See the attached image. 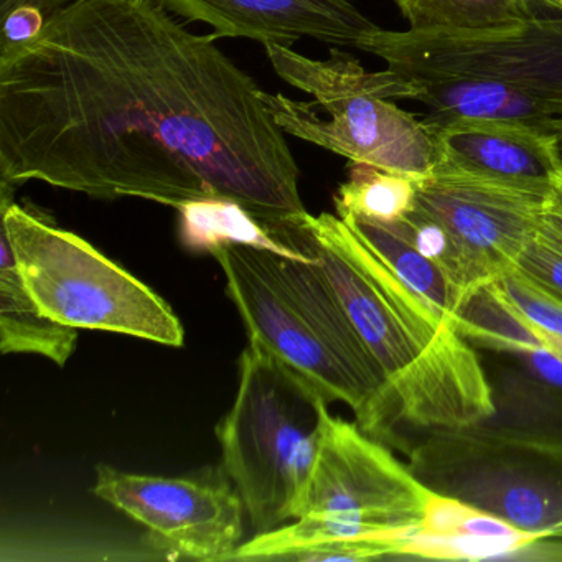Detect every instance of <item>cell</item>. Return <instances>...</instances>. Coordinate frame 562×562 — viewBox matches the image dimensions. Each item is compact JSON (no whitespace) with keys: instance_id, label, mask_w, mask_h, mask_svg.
Returning a JSON list of instances; mask_svg holds the SVG:
<instances>
[{"instance_id":"1","label":"cell","mask_w":562,"mask_h":562,"mask_svg":"<svg viewBox=\"0 0 562 562\" xmlns=\"http://www.w3.org/2000/svg\"><path fill=\"white\" fill-rule=\"evenodd\" d=\"M153 0H83L0 52V186L180 209L235 200L262 222L307 213L265 91Z\"/></svg>"},{"instance_id":"2","label":"cell","mask_w":562,"mask_h":562,"mask_svg":"<svg viewBox=\"0 0 562 562\" xmlns=\"http://www.w3.org/2000/svg\"><path fill=\"white\" fill-rule=\"evenodd\" d=\"M299 236L376 361L400 423L434 432L495 416L485 368L446 312L407 288L340 216L307 213Z\"/></svg>"},{"instance_id":"3","label":"cell","mask_w":562,"mask_h":562,"mask_svg":"<svg viewBox=\"0 0 562 562\" xmlns=\"http://www.w3.org/2000/svg\"><path fill=\"white\" fill-rule=\"evenodd\" d=\"M248 338L341 401L376 440H393L400 423L376 361L345 314L318 259H295L245 246L212 252Z\"/></svg>"},{"instance_id":"4","label":"cell","mask_w":562,"mask_h":562,"mask_svg":"<svg viewBox=\"0 0 562 562\" xmlns=\"http://www.w3.org/2000/svg\"><path fill=\"white\" fill-rule=\"evenodd\" d=\"M432 496L383 443L327 411L295 519L259 532L226 561H284L330 542H378L397 555L426 521Z\"/></svg>"},{"instance_id":"5","label":"cell","mask_w":562,"mask_h":562,"mask_svg":"<svg viewBox=\"0 0 562 562\" xmlns=\"http://www.w3.org/2000/svg\"><path fill=\"white\" fill-rule=\"evenodd\" d=\"M276 74L314 104L265 91V103L289 136L324 147L351 162L370 164L417 182L439 166L436 137L423 120L391 100H413L416 85L396 71H368L350 54L331 48L328 60H312L288 45L266 44Z\"/></svg>"},{"instance_id":"6","label":"cell","mask_w":562,"mask_h":562,"mask_svg":"<svg viewBox=\"0 0 562 562\" xmlns=\"http://www.w3.org/2000/svg\"><path fill=\"white\" fill-rule=\"evenodd\" d=\"M328 401L297 371L249 338L235 403L216 427L223 473L256 535L295 519L321 446Z\"/></svg>"},{"instance_id":"7","label":"cell","mask_w":562,"mask_h":562,"mask_svg":"<svg viewBox=\"0 0 562 562\" xmlns=\"http://www.w3.org/2000/svg\"><path fill=\"white\" fill-rule=\"evenodd\" d=\"M2 187V232L42 311L68 327L113 331L182 347L186 331L149 285L101 255L87 239L57 228L12 200Z\"/></svg>"},{"instance_id":"8","label":"cell","mask_w":562,"mask_h":562,"mask_svg":"<svg viewBox=\"0 0 562 562\" xmlns=\"http://www.w3.org/2000/svg\"><path fill=\"white\" fill-rule=\"evenodd\" d=\"M407 465L434 495L496 516L536 541H562V440L486 420L429 432Z\"/></svg>"},{"instance_id":"9","label":"cell","mask_w":562,"mask_h":562,"mask_svg":"<svg viewBox=\"0 0 562 562\" xmlns=\"http://www.w3.org/2000/svg\"><path fill=\"white\" fill-rule=\"evenodd\" d=\"M360 50L411 81L488 78L546 108L562 133V14L531 15L495 34H416L378 27Z\"/></svg>"},{"instance_id":"10","label":"cell","mask_w":562,"mask_h":562,"mask_svg":"<svg viewBox=\"0 0 562 562\" xmlns=\"http://www.w3.org/2000/svg\"><path fill=\"white\" fill-rule=\"evenodd\" d=\"M93 493L149 529L176 558L226 561L243 538L246 508L222 480L157 476L97 467Z\"/></svg>"},{"instance_id":"11","label":"cell","mask_w":562,"mask_h":562,"mask_svg":"<svg viewBox=\"0 0 562 562\" xmlns=\"http://www.w3.org/2000/svg\"><path fill=\"white\" fill-rule=\"evenodd\" d=\"M546 200L450 169L417 182L416 206L439 220L486 281L512 272L542 225Z\"/></svg>"},{"instance_id":"12","label":"cell","mask_w":562,"mask_h":562,"mask_svg":"<svg viewBox=\"0 0 562 562\" xmlns=\"http://www.w3.org/2000/svg\"><path fill=\"white\" fill-rule=\"evenodd\" d=\"M189 22L212 25L215 38H251L291 47L314 38L335 47L360 48L376 31L351 0H153Z\"/></svg>"},{"instance_id":"13","label":"cell","mask_w":562,"mask_h":562,"mask_svg":"<svg viewBox=\"0 0 562 562\" xmlns=\"http://www.w3.org/2000/svg\"><path fill=\"white\" fill-rule=\"evenodd\" d=\"M437 169L457 170L548 199L562 179L555 136L506 121L459 120L429 130Z\"/></svg>"},{"instance_id":"14","label":"cell","mask_w":562,"mask_h":562,"mask_svg":"<svg viewBox=\"0 0 562 562\" xmlns=\"http://www.w3.org/2000/svg\"><path fill=\"white\" fill-rule=\"evenodd\" d=\"M536 538L457 499L432 496L426 521L401 541L397 555L485 559L536 544Z\"/></svg>"},{"instance_id":"15","label":"cell","mask_w":562,"mask_h":562,"mask_svg":"<svg viewBox=\"0 0 562 562\" xmlns=\"http://www.w3.org/2000/svg\"><path fill=\"white\" fill-rule=\"evenodd\" d=\"M78 328L48 317L25 288L8 235L0 238V351L41 355L65 367L77 348Z\"/></svg>"},{"instance_id":"16","label":"cell","mask_w":562,"mask_h":562,"mask_svg":"<svg viewBox=\"0 0 562 562\" xmlns=\"http://www.w3.org/2000/svg\"><path fill=\"white\" fill-rule=\"evenodd\" d=\"M180 241L190 251L210 252L228 246H245L295 259H315L307 248L299 249L271 223L262 222L235 200L222 196L193 200L180 206Z\"/></svg>"},{"instance_id":"17","label":"cell","mask_w":562,"mask_h":562,"mask_svg":"<svg viewBox=\"0 0 562 562\" xmlns=\"http://www.w3.org/2000/svg\"><path fill=\"white\" fill-rule=\"evenodd\" d=\"M341 220L370 245L407 288L453 321V315L472 292L463 291L436 262L426 258L404 235L397 222H374L353 216Z\"/></svg>"},{"instance_id":"18","label":"cell","mask_w":562,"mask_h":562,"mask_svg":"<svg viewBox=\"0 0 562 562\" xmlns=\"http://www.w3.org/2000/svg\"><path fill=\"white\" fill-rule=\"evenodd\" d=\"M453 324L476 347L506 355L541 350L562 361V340L535 337L503 297L495 281L465 299L453 315Z\"/></svg>"},{"instance_id":"19","label":"cell","mask_w":562,"mask_h":562,"mask_svg":"<svg viewBox=\"0 0 562 562\" xmlns=\"http://www.w3.org/2000/svg\"><path fill=\"white\" fill-rule=\"evenodd\" d=\"M394 4L416 34H495L538 15L521 0H394Z\"/></svg>"},{"instance_id":"20","label":"cell","mask_w":562,"mask_h":562,"mask_svg":"<svg viewBox=\"0 0 562 562\" xmlns=\"http://www.w3.org/2000/svg\"><path fill=\"white\" fill-rule=\"evenodd\" d=\"M417 180L370 164L351 162L350 177L335 195L340 218L397 222L416 206Z\"/></svg>"},{"instance_id":"21","label":"cell","mask_w":562,"mask_h":562,"mask_svg":"<svg viewBox=\"0 0 562 562\" xmlns=\"http://www.w3.org/2000/svg\"><path fill=\"white\" fill-rule=\"evenodd\" d=\"M515 269L562 299V236L542 222Z\"/></svg>"},{"instance_id":"22","label":"cell","mask_w":562,"mask_h":562,"mask_svg":"<svg viewBox=\"0 0 562 562\" xmlns=\"http://www.w3.org/2000/svg\"><path fill=\"white\" fill-rule=\"evenodd\" d=\"M47 24V18L41 9L32 5H22L2 18V42L0 52L9 48L21 47L35 41Z\"/></svg>"},{"instance_id":"23","label":"cell","mask_w":562,"mask_h":562,"mask_svg":"<svg viewBox=\"0 0 562 562\" xmlns=\"http://www.w3.org/2000/svg\"><path fill=\"white\" fill-rule=\"evenodd\" d=\"M80 2H83V0H0V18H4L5 14L14 11V9L22 8V5H32V8L41 9L42 14L48 21V19L57 15L58 12L74 8V5L80 4Z\"/></svg>"},{"instance_id":"24","label":"cell","mask_w":562,"mask_h":562,"mask_svg":"<svg viewBox=\"0 0 562 562\" xmlns=\"http://www.w3.org/2000/svg\"><path fill=\"white\" fill-rule=\"evenodd\" d=\"M542 222L546 226L562 236V179L555 183L551 195L546 200L544 215Z\"/></svg>"},{"instance_id":"25","label":"cell","mask_w":562,"mask_h":562,"mask_svg":"<svg viewBox=\"0 0 562 562\" xmlns=\"http://www.w3.org/2000/svg\"><path fill=\"white\" fill-rule=\"evenodd\" d=\"M522 4L528 5L535 14L538 12H554L562 14L561 0H521Z\"/></svg>"},{"instance_id":"26","label":"cell","mask_w":562,"mask_h":562,"mask_svg":"<svg viewBox=\"0 0 562 562\" xmlns=\"http://www.w3.org/2000/svg\"><path fill=\"white\" fill-rule=\"evenodd\" d=\"M555 146H558L559 159H561L562 164V133L555 136Z\"/></svg>"},{"instance_id":"27","label":"cell","mask_w":562,"mask_h":562,"mask_svg":"<svg viewBox=\"0 0 562 562\" xmlns=\"http://www.w3.org/2000/svg\"><path fill=\"white\" fill-rule=\"evenodd\" d=\"M561 4H562V0H561Z\"/></svg>"}]
</instances>
